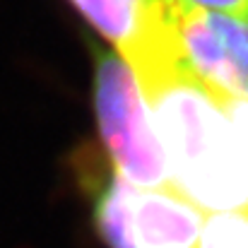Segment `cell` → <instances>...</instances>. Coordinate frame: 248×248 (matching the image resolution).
Here are the masks:
<instances>
[{"instance_id": "8992f818", "label": "cell", "mask_w": 248, "mask_h": 248, "mask_svg": "<svg viewBox=\"0 0 248 248\" xmlns=\"http://www.w3.org/2000/svg\"><path fill=\"white\" fill-rule=\"evenodd\" d=\"M198 248H248V212L210 215Z\"/></svg>"}, {"instance_id": "7a4b0ae2", "label": "cell", "mask_w": 248, "mask_h": 248, "mask_svg": "<svg viewBox=\"0 0 248 248\" xmlns=\"http://www.w3.org/2000/svg\"><path fill=\"white\" fill-rule=\"evenodd\" d=\"M94 106L101 140L118 176L142 190L171 188L138 78L116 51L96 56Z\"/></svg>"}, {"instance_id": "52a82bcc", "label": "cell", "mask_w": 248, "mask_h": 248, "mask_svg": "<svg viewBox=\"0 0 248 248\" xmlns=\"http://www.w3.org/2000/svg\"><path fill=\"white\" fill-rule=\"evenodd\" d=\"M219 101L224 106V113L232 123V130L239 140V147L248 164V101L246 99H227V96H219Z\"/></svg>"}, {"instance_id": "277c9868", "label": "cell", "mask_w": 248, "mask_h": 248, "mask_svg": "<svg viewBox=\"0 0 248 248\" xmlns=\"http://www.w3.org/2000/svg\"><path fill=\"white\" fill-rule=\"evenodd\" d=\"M205 212L176 190L130 188L128 248H198Z\"/></svg>"}, {"instance_id": "3957f363", "label": "cell", "mask_w": 248, "mask_h": 248, "mask_svg": "<svg viewBox=\"0 0 248 248\" xmlns=\"http://www.w3.org/2000/svg\"><path fill=\"white\" fill-rule=\"evenodd\" d=\"M178 51L188 70L217 96L248 101V22L183 7L176 22Z\"/></svg>"}, {"instance_id": "6da1fadb", "label": "cell", "mask_w": 248, "mask_h": 248, "mask_svg": "<svg viewBox=\"0 0 248 248\" xmlns=\"http://www.w3.org/2000/svg\"><path fill=\"white\" fill-rule=\"evenodd\" d=\"M169 171L171 190L200 212H248V164L219 96L200 82L181 51L130 63Z\"/></svg>"}, {"instance_id": "5b68a950", "label": "cell", "mask_w": 248, "mask_h": 248, "mask_svg": "<svg viewBox=\"0 0 248 248\" xmlns=\"http://www.w3.org/2000/svg\"><path fill=\"white\" fill-rule=\"evenodd\" d=\"M75 10L108 41L118 56H128L140 39L162 31L181 12L178 0H70Z\"/></svg>"}, {"instance_id": "ba28073f", "label": "cell", "mask_w": 248, "mask_h": 248, "mask_svg": "<svg viewBox=\"0 0 248 248\" xmlns=\"http://www.w3.org/2000/svg\"><path fill=\"white\" fill-rule=\"evenodd\" d=\"M183 7L207 10V12H224L248 22V0H178Z\"/></svg>"}]
</instances>
